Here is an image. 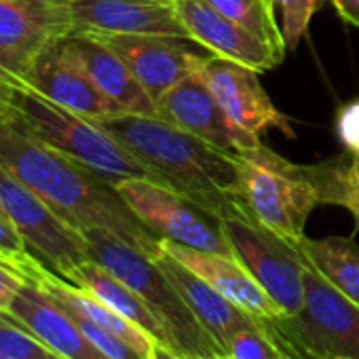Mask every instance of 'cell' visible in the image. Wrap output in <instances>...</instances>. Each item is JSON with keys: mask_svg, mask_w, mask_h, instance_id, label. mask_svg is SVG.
Returning <instances> with one entry per match:
<instances>
[{"mask_svg": "<svg viewBox=\"0 0 359 359\" xmlns=\"http://www.w3.org/2000/svg\"><path fill=\"white\" fill-rule=\"evenodd\" d=\"M321 205L348 210L359 226V154H338L317 163Z\"/></svg>", "mask_w": 359, "mask_h": 359, "instance_id": "23", "label": "cell"}, {"mask_svg": "<svg viewBox=\"0 0 359 359\" xmlns=\"http://www.w3.org/2000/svg\"><path fill=\"white\" fill-rule=\"evenodd\" d=\"M66 43L79 57L95 87L123 112L156 116V106L152 97L144 91V87L131 74L129 66L121 60V55L112 51L100 36L89 32H70L66 36Z\"/></svg>", "mask_w": 359, "mask_h": 359, "instance_id": "20", "label": "cell"}, {"mask_svg": "<svg viewBox=\"0 0 359 359\" xmlns=\"http://www.w3.org/2000/svg\"><path fill=\"white\" fill-rule=\"evenodd\" d=\"M0 167L43 197L79 233L102 229L150 258L161 252L163 239L129 210L112 182L45 146L11 118H0Z\"/></svg>", "mask_w": 359, "mask_h": 359, "instance_id": "1", "label": "cell"}, {"mask_svg": "<svg viewBox=\"0 0 359 359\" xmlns=\"http://www.w3.org/2000/svg\"><path fill=\"white\" fill-rule=\"evenodd\" d=\"M26 81L47 100L91 121L123 112L95 87L66 39L49 45L34 57Z\"/></svg>", "mask_w": 359, "mask_h": 359, "instance_id": "12", "label": "cell"}, {"mask_svg": "<svg viewBox=\"0 0 359 359\" xmlns=\"http://www.w3.org/2000/svg\"><path fill=\"white\" fill-rule=\"evenodd\" d=\"M74 32L68 0H0V51L30 68L49 45Z\"/></svg>", "mask_w": 359, "mask_h": 359, "instance_id": "15", "label": "cell"}, {"mask_svg": "<svg viewBox=\"0 0 359 359\" xmlns=\"http://www.w3.org/2000/svg\"><path fill=\"white\" fill-rule=\"evenodd\" d=\"M220 226L233 256L277 304L281 315H296L304 304L306 275V260L298 248L243 216L222 218Z\"/></svg>", "mask_w": 359, "mask_h": 359, "instance_id": "7", "label": "cell"}, {"mask_svg": "<svg viewBox=\"0 0 359 359\" xmlns=\"http://www.w3.org/2000/svg\"><path fill=\"white\" fill-rule=\"evenodd\" d=\"M0 359H66L34 334L0 313Z\"/></svg>", "mask_w": 359, "mask_h": 359, "instance_id": "26", "label": "cell"}, {"mask_svg": "<svg viewBox=\"0 0 359 359\" xmlns=\"http://www.w3.org/2000/svg\"><path fill=\"white\" fill-rule=\"evenodd\" d=\"M266 323L294 359H359V304L309 264L302 309Z\"/></svg>", "mask_w": 359, "mask_h": 359, "instance_id": "6", "label": "cell"}, {"mask_svg": "<svg viewBox=\"0 0 359 359\" xmlns=\"http://www.w3.org/2000/svg\"><path fill=\"white\" fill-rule=\"evenodd\" d=\"M224 353L231 359H294L290 348L264 321L239 330Z\"/></svg>", "mask_w": 359, "mask_h": 359, "instance_id": "25", "label": "cell"}, {"mask_svg": "<svg viewBox=\"0 0 359 359\" xmlns=\"http://www.w3.org/2000/svg\"><path fill=\"white\" fill-rule=\"evenodd\" d=\"M83 237L89 260L133 290L158 319L167 336L169 351L182 359H208L222 353L150 256L102 229H87L83 231Z\"/></svg>", "mask_w": 359, "mask_h": 359, "instance_id": "3", "label": "cell"}, {"mask_svg": "<svg viewBox=\"0 0 359 359\" xmlns=\"http://www.w3.org/2000/svg\"><path fill=\"white\" fill-rule=\"evenodd\" d=\"M154 177L218 220L243 216L237 154L169 125L158 116L118 112L95 121Z\"/></svg>", "mask_w": 359, "mask_h": 359, "instance_id": "2", "label": "cell"}, {"mask_svg": "<svg viewBox=\"0 0 359 359\" xmlns=\"http://www.w3.org/2000/svg\"><path fill=\"white\" fill-rule=\"evenodd\" d=\"M235 154L239 199L248 218L296 245L304 237L309 216L321 205L317 163H292L262 142Z\"/></svg>", "mask_w": 359, "mask_h": 359, "instance_id": "5", "label": "cell"}, {"mask_svg": "<svg viewBox=\"0 0 359 359\" xmlns=\"http://www.w3.org/2000/svg\"><path fill=\"white\" fill-rule=\"evenodd\" d=\"M74 32L191 36L175 0H68Z\"/></svg>", "mask_w": 359, "mask_h": 359, "instance_id": "13", "label": "cell"}, {"mask_svg": "<svg viewBox=\"0 0 359 359\" xmlns=\"http://www.w3.org/2000/svg\"><path fill=\"white\" fill-rule=\"evenodd\" d=\"M5 315L66 359H108L83 334L74 317L32 281H26Z\"/></svg>", "mask_w": 359, "mask_h": 359, "instance_id": "17", "label": "cell"}, {"mask_svg": "<svg viewBox=\"0 0 359 359\" xmlns=\"http://www.w3.org/2000/svg\"><path fill=\"white\" fill-rule=\"evenodd\" d=\"M334 127L344 150L359 154V100H351L336 110Z\"/></svg>", "mask_w": 359, "mask_h": 359, "instance_id": "28", "label": "cell"}, {"mask_svg": "<svg viewBox=\"0 0 359 359\" xmlns=\"http://www.w3.org/2000/svg\"><path fill=\"white\" fill-rule=\"evenodd\" d=\"M28 66L9 53L0 51V87H20L28 85Z\"/></svg>", "mask_w": 359, "mask_h": 359, "instance_id": "31", "label": "cell"}, {"mask_svg": "<svg viewBox=\"0 0 359 359\" xmlns=\"http://www.w3.org/2000/svg\"><path fill=\"white\" fill-rule=\"evenodd\" d=\"M0 210L13 222L28 250L66 277L89 260L83 233L70 226L43 197L0 167Z\"/></svg>", "mask_w": 359, "mask_h": 359, "instance_id": "9", "label": "cell"}, {"mask_svg": "<svg viewBox=\"0 0 359 359\" xmlns=\"http://www.w3.org/2000/svg\"><path fill=\"white\" fill-rule=\"evenodd\" d=\"M208 359H231L226 353H220V355H214V357H208Z\"/></svg>", "mask_w": 359, "mask_h": 359, "instance_id": "35", "label": "cell"}, {"mask_svg": "<svg viewBox=\"0 0 359 359\" xmlns=\"http://www.w3.org/2000/svg\"><path fill=\"white\" fill-rule=\"evenodd\" d=\"M330 3L346 24L359 28V0H330Z\"/></svg>", "mask_w": 359, "mask_h": 359, "instance_id": "32", "label": "cell"}, {"mask_svg": "<svg viewBox=\"0 0 359 359\" xmlns=\"http://www.w3.org/2000/svg\"><path fill=\"white\" fill-rule=\"evenodd\" d=\"M26 281L28 279L7 258L0 256V313H7L11 309Z\"/></svg>", "mask_w": 359, "mask_h": 359, "instance_id": "29", "label": "cell"}, {"mask_svg": "<svg viewBox=\"0 0 359 359\" xmlns=\"http://www.w3.org/2000/svg\"><path fill=\"white\" fill-rule=\"evenodd\" d=\"M66 279L72 281L74 285L87 290L97 300H102L106 306H110L114 313H118L121 317L131 321L135 327H140L144 334H148L158 346L169 348L167 336H165L158 319L150 313V309L144 304V300L133 290H129L123 281H118L114 275H110L106 269H102L93 260H85L83 264L74 266L66 275Z\"/></svg>", "mask_w": 359, "mask_h": 359, "instance_id": "21", "label": "cell"}, {"mask_svg": "<svg viewBox=\"0 0 359 359\" xmlns=\"http://www.w3.org/2000/svg\"><path fill=\"white\" fill-rule=\"evenodd\" d=\"M158 269L165 273V277L173 283L177 294L184 298L197 321L205 327V332L216 340V344L226 351L231 338L254 323H260V319L245 313L241 306L224 298L218 290H214L205 279H201L197 273H193L189 266H184L180 260H175L171 254H167L163 248L152 258Z\"/></svg>", "mask_w": 359, "mask_h": 359, "instance_id": "18", "label": "cell"}, {"mask_svg": "<svg viewBox=\"0 0 359 359\" xmlns=\"http://www.w3.org/2000/svg\"><path fill=\"white\" fill-rule=\"evenodd\" d=\"M216 11L233 20L235 24L250 30L254 36L264 41L277 53L285 57L287 49L281 36L277 13L271 5V0H205Z\"/></svg>", "mask_w": 359, "mask_h": 359, "instance_id": "24", "label": "cell"}, {"mask_svg": "<svg viewBox=\"0 0 359 359\" xmlns=\"http://www.w3.org/2000/svg\"><path fill=\"white\" fill-rule=\"evenodd\" d=\"M5 102L9 104V118L20 129L93 169L108 182L118 184L129 177H146L154 182L152 173L95 121L57 106L34 87H9Z\"/></svg>", "mask_w": 359, "mask_h": 359, "instance_id": "4", "label": "cell"}, {"mask_svg": "<svg viewBox=\"0 0 359 359\" xmlns=\"http://www.w3.org/2000/svg\"><path fill=\"white\" fill-rule=\"evenodd\" d=\"M9 87H0V118H9V104L5 102V91Z\"/></svg>", "mask_w": 359, "mask_h": 359, "instance_id": "34", "label": "cell"}, {"mask_svg": "<svg viewBox=\"0 0 359 359\" xmlns=\"http://www.w3.org/2000/svg\"><path fill=\"white\" fill-rule=\"evenodd\" d=\"M154 106L158 118L222 150L239 152L248 148L197 72L165 91Z\"/></svg>", "mask_w": 359, "mask_h": 359, "instance_id": "16", "label": "cell"}, {"mask_svg": "<svg viewBox=\"0 0 359 359\" xmlns=\"http://www.w3.org/2000/svg\"><path fill=\"white\" fill-rule=\"evenodd\" d=\"M30 252L13 222L7 218V214L0 210V256L3 258H15L20 254Z\"/></svg>", "mask_w": 359, "mask_h": 359, "instance_id": "30", "label": "cell"}, {"mask_svg": "<svg viewBox=\"0 0 359 359\" xmlns=\"http://www.w3.org/2000/svg\"><path fill=\"white\" fill-rule=\"evenodd\" d=\"M277 13L281 36L287 53H294L309 32L313 15L323 7V0H271Z\"/></svg>", "mask_w": 359, "mask_h": 359, "instance_id": "27", "label": "cell"}, {"mask_svg": "<svg viewBox=\"0 0 359 359\" xmlns=\"http://www.w3.org/2000/svg\"><path fill=\"white\" fill-rule=\"evenodd\" d=\"M114 187L129 210L161 239L233 256L220 220L180 193L146 177L121 180Z\"/></svg>", "mask_w": 359, "mask_h": 359, "instance_id": "8", "label": "cell"}, {"mask_svg": "<svg viewBox=\"0 0 359 359\" xmlns=\"http://www.w3.org/2000/svg\"><path fill=\"white\" fill-rule=\"evenodd\" d=\"M175 9L191 39L201 43L212 55L248 66L258 74L273 70L283 62L281 53L216 11L205 0H175Z\"/></svg>", "mask_w": 359, "mask_h": 359, "instance_id": "14", "label": "cell"}, {"mask_svg": "<svg viewBox=\"0 0 359 359\" xmlns=\"http://www.w3.org/2000/svg\"><path fill=\"white\" fill-rule=\"evenodd\" d=\"M152 359H182V357H177L173 351H169L165 346H156L154 353H152Z\"/></svg>", "mask_w": 359, "mask_h": 359, "instance_id": "33", "label": "cell"}, {"mask_svg": "<svg viewBox=\"0 0 359 359\" xmlns=\"http://www.w3.org/2000/svg\"><path fill=\"white\" fill-rule=\"evenodd\" d=\"M91 34V32H89ZM129 66L144 91L156 100L173 85L197 72V66L212 55L191 36L163 34H95Z\"/></svg>", "mask_w": 359, "mask_h": 359, "instance_id": "11", "label": "cell"}, {"mask_svg": "<svg viewBox=\"0 0 359 359\" xmlns=\"http://www.w3.org/2000/svg\"><path fill=\"white\" fill-rule=\"evenodd\" d=\"M197 74L210 87L248 148L260 144V135L269 129H277L287 137L296 135L290 118L281 114L266 95L256 70L218 55H208L197 66Z\"/></svg>", "mask_w": 359, "mask_h": 359, "instance_id": "10", "label": "cell"}, {"mask_svg": "<svg viewBox=\"0 0 359 359\" xmlns=\"http://www.w3.org/2000/svg\"><path fill=\"white\" fill-rule=\"evenodd\" d=\"M161 248L167 254H171L175 260L182 262L184 266H189L193 273H197L201 279H205L214 290H218L224 298L241 306L252 317L264 323L281 317V311L277 309V304L266 296V292L239 264L235 256L203 252V250L180 245L167 239L161 241Z\"/></svg>", "mask_w": 359, "mask_h": 359, "instance_id": "19", "label": "cell"}, {"mask_svg": "<svg viewBox=\"0 0 359 359\" xmlns=\"http://www.w3.org/2000/svg\"><path fill=\"white\" fill-rule=\"evenodd\" d=\"M296 248L311 269L359 304V245L353 235L325 239H309L304 235Z\"/></svg>", "mask_w": 359, "mask_h": 359, "instance_id": "22", "label": "cell"}]
</instances>
